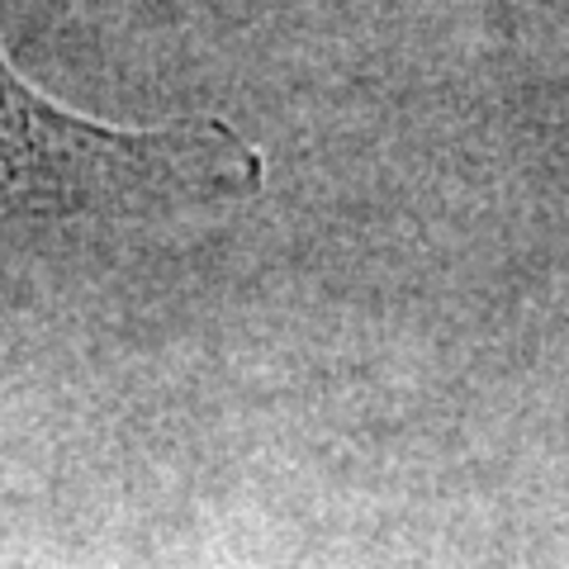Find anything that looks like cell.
<instances>
[{"instance_id":"6da1fadb","label":"cell","mask_w":569,"mask_h":569,"mask_svg":"<svg viewBox=\"0 0 569 569\" xmlns=\"http://www.w3.org/2000/svg\"><path fill=\"white\" fill-rule=\"evenodd\" d=\"M266 157L233 123L190 114L152 129L86 119L48 100L0 52V223L148 219L252 200Z\"/></svg>"}]
</instances>
